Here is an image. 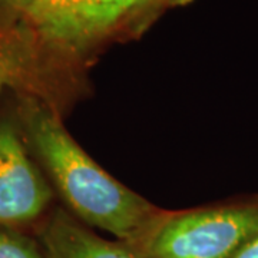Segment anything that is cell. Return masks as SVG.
Here are the masks:
<instances>
[{"instance_id":"cell-1","label":"cell","mask_w":258,"mask_h":258,"mask_svg":"<svg viewBox=\"0 0 258 258\" xmlns=\"http://www.w3.org/2000/svg\"><path fill=\"white\" fill-rule=\"evenodd\" d=\"M22 115L26 137L75 212L93 227L138 245L161 220L157 208L102 169L46 106L28 101Z\"/></svg>"},{"instance_id":"cell-2","label":"cell","mask_w":258,"mask_h":258,"mask_svg":"<svg viewBox=\"0 0 258 258\" xmlns=\"http://www.w3.org/2000/svg\"><path fill=\"white\" fill-rule=\"evenodd\" d=\"M258 234V198L159 220L139 249L147 258H231Z\"/></svg>"},{"instance_id":"cell-3","label":"cell","mask_w":258,"mask_h":258,"mask_svg":"<svg viewBox=\"0 0 258 258\" xmlns=\"http://www.w3.org/2000/svg\"><path fill=\"white\" fill-rule=\"evenodd\" d=\"M148 0H32L25 10L45 40L78 49L109 32Z\"/></svg>"},{"instance_id":"cell-4","label":"cell","mask_w":258,"mask_h":258,"mask_svg":"<svg viewBox=\"0 0 258 258\" xmlns=\"http://www.w3.org/2000/svg\"><path fill=\"white\" fill-rule=\"evenodd\" d=\"M52 200V189L32 162L18 131L0 122V227L36 220Z\"/></svg>"},{"instance_id":"cell-5","label":"cell","mask_w":258,"mask_h":258,"mask_svg":"<svg viewBox=\"0 0 258 258\" xmlns=\"http://www.w3.org/2000/svg\"><path fill=\"white\" fill-rule=\"evenodd\" d=\"M45 258H147L129 244L103 240L63 212L56 214L42 232Z\"/></svg>"},{"instance_id":"cell-6","label":"cell","mask_w":258,"mask_h":258,"mask_svg":"<svg viewBox=\"0 0 258 258\" xmlns=\"http://www.w3.org/2000/svg\"><path fill=\"white\" fill-rule=\"evenodd\" d=\"M25 74V59L18 46L0 33V91L20 82Z\"/></svg>"},{"instance_id":"cell-7","label":"cell","mask_w":258,"mask_h":258,"mask_svg":"<svg viewBox=\"0 0 258 258\" xmlns=\"http://www.w3.org/2000/svg\"><path fill=\"white\" fill-rule=\"evenodd\" d=\"M0 258H43L33 241L0 227Z\"/></svg>"},{"instance_id":"cell-8","label":"cell","mask_w":258,"mask_h":258,"mask_svg":"<svg viewBox=\"0 0 258 258\" xmlns=\"http://www.w3.org/2000/svg\"><path fill=\"white\" fill-rule=\"evenodd\" d=\"M231 258H258V234L247 241Z\"/></svg>"},{"instance_id":"cell-9","label":"cell","mask_w":258,"mask_h":258,"mask_svg":"<svg viewBox=\"0 0 258 258\" xmlns=\"http://www.w3.org/2000/svg\"><path fill=\"white\" fill-rule=\"evenodd\" d=\"M0 2H3L5 5H8L10 8L22 10V12L28 9V6L32 3V0H0Z\"/></svg>"}]
</instances>
